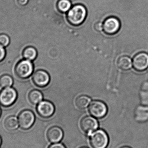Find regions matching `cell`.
I'll return each instance as SVG.
<instances>
[{"mask_svg": "<svg viewBox=\"0 0 148 148\" xmlns=\"http://www.w3.org/2000/svg\"><path fill=\"white\" fill-rule=\"evenodd\" d=\"M87 11L85 7L81 4L75 5L69 10L67 19L69 22L74 26L82 24L86 18Z\"/></svg>", "mask_w": 148, "mask_h": 148, "instance_id": "cell-1", "label": "cell"}, {"mask_svg": "<svg viewBox=\"0 0 148 148\" xmlns=\"http://www.w3.org/2000/svg\"><path fill=\"white\" fill-rule=\"evenodd\" d=\"M34 69V65L32 62L23 59L18 62L16 65L15 74L20 79H26L32 75Z\"/></svg>", "mask_w": 148, "mask_h": 148, "instance_id": "cell-2", "label": "cell"}, {"mask_svg": "<svg viewBox=\"0 0 148 148\" xmlns=\"http://www.w3.org/2000/svg\"><path fill=\"white\" fill-rule=\"evenodd\" d=\"M90 141L93 148H107L108 145L109 137L104 130H99L90 135Z\"/></svg>", "mask_w": 148, "mask_h": 148, "instance_id": "cell-3", "label": "cell"}, {"mask_svg": "<svg viewBox=\"0 0 148 148\" xmlns=\"http://www.w3.org/2000/svg\"><path fill=\"white\" fill-rule=\"evenodd\" d=\"M17 98V91L14 88H4L0 91V105L5 108L10 107L15 102Z\"/></svg>", "mask_w": 148, "mask_h": 148, "instance_id": "cell-4", "label": "cell"}, {"mask_svg": "<svg viewBox=\"0 0 148 148\" xmlns=\"http://www.w3.org/2000/svg\"><path fill=\"white\" fill-rule=\"evenodd\" d=\"M90 114L98 119L104 117L108 113V108L103 102L98 100L93 101L88 108Z\"/></svg>", "mask_w": 148, "mask_h": 148, "instance_id": "cell-5", "label": "cell"}, {"mask_svg": "<svg viewBox=\"0 0 148 148\" xmlns=\"http://www.w3.org/2000/svg\"><path fill=\"white\" fill-rule=\"evenodd\" d=\"M35 116L31 110H25L20 112L18 115L19 125L22 129L27 130L31 127L34 123Z\"/></svg>", "mask_w": 148, "mask_h": 148, "instance_id": "cell-6", "label": "cell"}, {"mask_svg": "<svg viewBox=\"0 0 148 148\" xmlns=\"http://www.w3.org/2000/svg\"><path fill=\"white\" fill-rule=\"evenodd\" d=\"M121 23L118 18L110 17L107 18L103 23V30L105 34L110 35L115 34L120 30Z\"/></svg>", "mask_w": 148, "mask_h": 148, "instance_id": "cell-7", "label": "cell"}, {"mask_svg": "<svg viewBox=\"0 0 148 148\" xmlns=\"http://www.w3.org/2000/svg\"><path fill=\"white\" fill-rule=\"evenodd\" d=\"M133 67L138 72H143L148 68V54L145 52H140L136 54L133 58Z\"/></svg>", "mask_w": 148, "mask_h": 148, "instance_id": "cell-8", "label": "cell"}, {"mask_svg": "<svg viewBox=\"0 0 148 148\" xmlns=\"http://www.w3.org/2000/svg\"><path fill=\"white\" fill-rule=\"evenodd\" d=\"M54 105L48 101H42L37 104L36 111L38 114L42 118L51 117L55 112Z\"/></svg>", "mask_w": 148, "mask_h": 148, "instance_id": "cell-9", "label": "cell"}, {"mask_svg": "<svg viewBox=\"0 0 148 148\" xmlns=\"http://www.w3.org/2000/svg\"><path fill=\"white\" fill-rule=\"evenodd\" d=\"M32 80L36 86L40 88H43L48 85L50 82V77L47 72L40 69L36 71L33 74Z\"/></svg>", "mask_w": 148, "mask_h": 148, "instance_id": "cell-10", "label": "cell"}, {"mask_svg": "<svg viewBox=\"0 0 148 148\" xmlns=\"http://www.w3.org/2000/svg\"><path fill=\"white\" fill-rule=\"evenodd\" d=\"M80 127L84 132L90 135L98 128V122L92 116H86L81 120Z\"/></svg>", "mask_w": 148, "mask_h": 148, "instance_id": "cell-11", "label": "cell"}, {"mask_svg": "<svg viewBox=\"0 0 148 148\" xmlns=\"http://www.w3.org/2000/svg\"><path fill=\"white\" fill-rule=\"evenodd\" d=\"M63 132L60 127L54 126L48 130L47 136L48 140L52 143H58L63 137Z\"/></svg>", "mask_w": 148, "mask_h": 148, "instance_id": "cell-12", "label": "cell"}, {"mask_svg": "<svg viewBox=\"0 0 148 148\" xmlns=\"http://www.w3.org/2000/svg\"><path fill=\"white\" fill-rule=\"evenodd\" d=\"M134 117L136 121L139 122H145L148 121V106L143 105L138 106L135 110Z\"/></svg>", "mask_w": 148, "mask_h": 148, "instance_id": "cell-13", "label": "cell"}, {"mask_svg": "<svg viewBox=\"0 0 148 148\" xmlns=\"http://www.w3.org/2000/svg\"><path fill=\"white\" fill-rule=\"evenodd\" d=\"M116 65L118 68L123 71H127L132 67V62L131 59L127 56H122L119 57Z\"/></svg>", "mask_w": 148, "mask_h": 148, "instance_id": "cell-14", "label": "cell"}, {"mask_svg": "<svg viewBox=\"0 0 148 148\" xmlns=\"http://www.w3.org/2000/svg\"><path fill=\"white\" fill-rule=\"evenodd\" d=\"M139 98L142 105L148 106V81L144 82L141 86Z\"/></svg>", "mask_w": 148, "mask_h": 148, "instance_id": "cell-15", "label": "cell"}, {"mask_svg": "<svg viewBox=\"0 0 148 148\" xmlns=\"http://www.w3.org/2000/svg\"><path fill=\"white\" fill-rule=\"evenodd\" d=\"M43 95L40 90H33L28 94V100L29 102L33 105H37L42 101Z\"/></svg>", "mask_w": 148, "mask_h": 148, "instance_id": "cell-16", "label": "cell"}, {"mask_svg": "<svg viewBox=\"0 0 148 148\" xmlns=\"http://www.w3.org/2000/svg\"><path fill=\"white\" fill-rule=\"evenodd\" d=\"M17 118L14 116H10L4 121V127L8 131H12L17 129L19 126Z\"/></svg>", "mask_w": 148, "mask_h": 148, "instance_id": "cell-17", "label": "cell"}, {"mask_svg": "<svg viewBox=\"0 0 148 148\" xmlns=\"http://www.w3.org/2000/svg\"><path fill=\"white\" fill-rule=\"evenodd\" d=\"M23 59L32 61L34 60L37 56V51L34 47L29 46L25 48L22 52Z\"/></svg>", "mask_w": 148, "mask_h": 148, "instance_id": "cell-18", "label": "cell"}, {"mask_svg": "<svg viewBox=\"0 0 148 148\" xmlns=\"http://www.w3.org/2000/svg\"><path fill=\"white\" fill-rule=\"evenodd\" d=\"M90 101V98L88 96L82 95L77 97L75 101V104L78 108L84 109L88 106Z\"/></svg>", "mask_w": 148, "mask_h": 148, "instance_id": "cell-19", "label": "cell"}, {"mask_svg": "<svg viewBox=\"0 0 148 148\" xmlns=\"http://www.w3.org/2000/svg\"><path fill=\"white\" fill-rule=\"evenodd\" d=\"M14 83L13 77L9 75L4 74L0 77V87L4 88L11 87Z\"/></svg>", "mask_w": 148, "mask_h": 148, "instance_id": "cell-20", "label": "cell"}, {"mask_svg": "<svg viewBox=\"0 0 148 148\" xmlns=\"http://www.w3.org/2000/svg\"><path fill=\"white\" fill-rule=\"evenodd\" d=\"M71 3L69 0H59L57 3L58 9L62 12L69 11L71 8Z\"/></svg>", "mask_w": 148, "mask_h": 148, "instance_id": "cell-21", "label": "cell"}, {"mask_svg": "<svg viewBox=\"0 0 148 148\" xmlns=\"http://www.w3.org/2000/svg\"><path fill=\"white\" fill-rule=\"evenodd\" d=\"M10 43V38L8 35L2 34H0V44L5 47H8Z\"/></svg>", "mask_w": 148, "mask_h": 148, "instance_id": "cell-22", "label": "cell"}, {"mask_svg": "<svg viewBox=\"0 0 148 148\" xmlns=\"http://www.w3.org/2000/svg\"><path fill=\"white\" fill-rule=\"evenodd\" d=\"M6 52L4 47L0 44V62H2L6 57Z\"/></svg>", "mask_w": 148, "mask_h": 148, "instance_id": "cell-23", "label": "cell"}, {"mask_svg": "<svg viewBox=\"0 0 148 148\" xmlns=\"http://www.w3.org/2000/svg\"><path fill=\"white\" fill-rule=\"evenodd\" d=\"M94 28L97 32H101L103 30V24L101 22L96 23L94 25Z\"/></svg>", "mask_w": 148, "mask_h": 148, "instance_id": "cell-24", "label": "cell"}, {"mask_svg": "<svg viewBox=\"0 0 148 148\" xmlns=\"http://www.w3.org/2000/svg\"><path fill=\"white\" fill-rule=\"evenodd\" d=\"M48 148H66V147L61 143H56L53 144L49 146Z\"/></svg>", "mask_w": 148, "mask_h": 148, "instance_id": "cell-25", "label": "cell"}, {"mask_svg": "<svg viewBox=\"0 0 148 148\" xmlns=\"http://www.w3.org/2000/svg\"><path fill=\"white\" fill-rule=\"evenodd\" d=\"M28 0H17L18 5L21 6H24L28 3Z\"/></svg>", "mask_w": 148, "mask_h": 148, "instance_id": "cell-26", "label": "cell"}, {"mask_svg": "<svg viewBox=\"0 0 148 148\" xmlns=\"http://www.w3.org/2000/svg\"><path fill=\"white\" fill-rule=\"evenodd\" d=\"M120 148H132L130 147H128V146H124V147H121Z\"/></svg>", "mask_w": 148, "mask_h": 148, "instance_id": "cell-27", "label": "cell"}, {"mask_svg": "<svg viewBox=\"0 0 148 148\" xmlns=\"http://www.w3.org/2000/svg\"><path fill=\"white\" fill-rule=\"evenodd\" d=\"M2 143V139L1 138V136H0V146H1V144Z\"/></svg>", "mask_w": 148, "mask_h": 148, "instance_id": "cell-28", "label": "cell"}, {"mask_svg": "<svg viewBox=\"0 0 148 148\" xmlns=\"http://www.w3.org/2000/svg\"><path fill=\"white\" fill-rule=\"evenodd\" d=\"M1 108H0V117H1Z\"/></svg>", "mask_w": 148, "mask_h": 148, "instance_id": "cell-29", "label": "cell"}, {"mask_svg": "<svg viewBox=\"0 0 148 148\" xmlns=\"http://www.w3.org/2000/svg\"><path fill=\"white\" fill-rule=\"evenodd\" d=\"M87 148V147H81V148Z\"/></svg>", "mask_w": 148, "mask_h": 148, "instance_id": "cell-30", "label": "cell"}]
</instances>
